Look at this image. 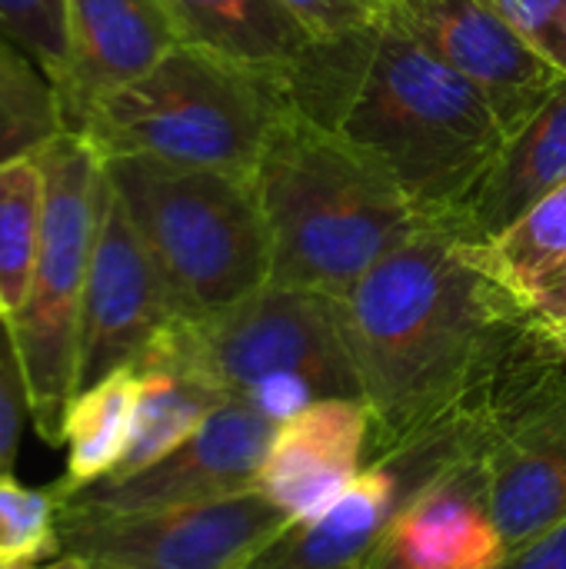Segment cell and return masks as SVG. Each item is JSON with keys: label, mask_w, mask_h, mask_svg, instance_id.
<instances>
[{"label": "cell", "mask_w": 566, "mask_h": 569, "mask_svg": "<svg viewBox=\"0 0 566 569\" xmlns=\"http://www.w3.org/2000/svg\"><path fill=\"white\" fill-rule=\"evenodd\" d=\"M287 93L434 220L464 203L510 133L470 77L390 17L374 30L314 43L287 70Z\"/></svg>", "instance_id": "cell-1"}, {"label": "cell", "mask_w": 566, "mask_h": 569, "mask_svg": "<svg viewBox=\"0 0 566 569\" xmlns=\"http://www.w3.org/2000/svg\"><path fill=\"white\" fill-rule=\"evenodd\" d=\"M374 427L367 463L430 427L464 390L494 333L524 313L480 243L434 220L337 300Z\"/></svg>", "instance_id": "cell-2"}, {"label": "cell", "mask_w": 566, "mask_h": 569, "mask_svg": "<svg viewBox=\"0 0 566 569\" xmlns=\"http://www.w3.org/2000/svg\"><path fill=\"white\" fill-rule=\"evenodd\" d=\"M254 190L270 233V283L330 300L434 223L380 167L297 107L274 127Z\"/></svg>", "instance_id": "cell-3"}, {"label": "cell", "mask_w": 566, "mask_h": 569, "mask_svg": "<svg viewBox=\"0 0 566 569\" xmlns=\"http://www.w3.org/2000/svg\"><path fill=\"white\" fill-rule=\"evenodd\" d=\"M290 107L287 70H257L180 43L150 73L100 97L73 133L103 160L140 157L254 177Z\"/></svg>", "instance_id": "cell-4"}, {"label": "cell", "mask_w": 566, "mask_h": 569, "mask_svg": "<svg viewBox=\"0 0 566 569\" xmlns=\"http://www.w3.org/2000/svg\"><path fill=\"white\" fill-rule=\"evenodd\" d=\"M107 177L183 320L214 317L270 283V233L254 177L140 157L107 160Z\"/></svg>", "instance_id": "cell-5"}, {"label": "cell", "mask_w": 566, "mask_h": 569, "mask_svg": "<svg viewBox=\"0 0 566 569\" xmlns=\"http://www.w3.org/2000/svg\"><path fill=\"white\" fill-rule=\"evenodd\" d=\"M47 213L33 277L10 317L23 357L33 430L47 447L63 443V423L77 393V337L83 287L110 190L107 160L67 130L43 150Z\"/></svg>", "instance_id": "cell-6"}, {"label": "cell", "mask_w": 566, "mask_h": 569, "mask_svg": "<svg viewBox=\"0 0 566 569\" xmlns=\"http://www.w3.org/2000/svg\"><path fill=\"white\" fill-rule=\"evenodd\" d=\"M143 357L177 363L237 400L270 377H300L320 400H364L337 300L280 283H264L214 317L170 320Z\"/></svg>", "instance_id": "cell-7"}, {"label": "cell", "mask_w": 566, "mask_h": 569, "mask_svg": "<svg viewBox=\"0 0 566 569\" xmlns=\"http://www.w3.org/2000/svg\"><path fill=\"white\" fill-rule=\"evenodd\" d=\"M294 520L260 490L150 513L60 517L63 553L97 569H247Z\"/></svg>", "instance_id": "cell-8"}, {"label": "cell", "mask_w": 566, "mask_h": 569, "mask_svg": "<svg viewBox=\"0 0 566 569\" xmlns=\"http://www.w3.org/2000/svg\"><path fill=\"white\" fill-rule=\"evenodd\" d=\"M274 433L277 423L247 400L230 397L153 467L67 493L63 513H150L250 493Z\"/></svg>", "instance_id": "cell-9"}, {"label": "cell", "mask_w": 566, "mask_h": 569, "mask_svg": "<svg viewBox=\"0 0 566 569\" xmlns=\"http://www.w3.org/2000/svg\"><path fill=\"white\" fill-rule=\"evenodd\" d=\"M177 317L173 293L110 183L80 307L77 393L133 367Z\"/></svg>", "instance_id": "cell-10"}, {"label": "cell", "mask_w": 566, "mask_h": 569, "mask_svg": "<svg viewBox=\"0 0 566 569\" xmlns=\"http://www.w3.org/2000/svg\"><path fill=\"white\" fill-rule=\"evenodd\" d=\"M390 20L434 57L470 77L514 130L564 80L487 0H390Z\"/></svg>", "instance_id": "cell-11"}, {"label": "cell", "mask_w": 566, "mask_h": 569, "mask_svg": "<svg viewBox=\"0 0 566 569\" xmlns=\"http://www.w3.org/2000/svg\"><path fill=\"white\" fill-rule=\"evenodd\" d=\"M180 43L183 33L163 0H67V73L57 87L67 130Z\"/></svg>", "instance_id": "cell-12"}, {"label": "cell", "mask_w": 566, "mask_h": 569, "mask_svg": "<svg viewBox=\"0 0 566 569\" xmlns=\"http://www.w3.org/2000/svg\"><path fill=\"white\" fill-rule=\"evenodd\" d=\"M370 407L327 397L284 420L267 447L257 490L294 523L320 517L364 470L370 443Z\"/></svg>", "instance_id": "cell-13"}, {"label": "cell", "mask_w": 566, "mask_h": 569, "mask_svg": "<svg viewBox=\"0 0 566 569\" xmlns=\"http://www.w3.org/2000/svg\"><path fill=\"white\" fill-rule=\"evenodd\" d=\"M504 540L487 507L484 467L470 463L417 493L367 569H500Z\"/></svg>", "instance_id": "cell-14"}, {"label": "cell", "mask_w": 566, "mask_h": 569, "mask_svg": "<svg viewBox=\"0 0 566 569\" xmlns=\"http://www.w3.org/2000/svg\"><path fill=\"white\" fill-rule=\"evenodd\" d=\"M560 183H566V77L507 133L487 173L440 223L487 243Z\"/></svg>", "instance_id": "cell-15"}, {"label": "cell", "mask_w": 566, "mask_h": 569, "mask_svg": "<svg viewBox=\"0 0 566 569\" xmlns=\"http://www.w3.org/2000/svg\"><path fill=\"white\" fill-rule=\"evenodd\" d=\"M487 507L507 557L566 520V400L510 430L487 457Z\"/></svg>", "instance_id": "cell-16"}, {"label": "cell", "mask_w": 566, "mask_h": 569, "mask_svg": "<svg viewBox=\"0 0 566 569\" xmlns=\"http://www.w3.org/2000/svg\"><path fill=\"white\" fill-rule=\"evenodd\" d=\"M404 507L400 477L367 463L320 517L290 523L247 569H367Z\"/></svg>", "instance_id": "cell-17"}, {"label": "cell", "mask_w": 566, "mask_h": 569, "mask_svg": "<svg viewBox=\"0 0 566 569\" xmlns=\"http://www.w3.org/2000/svg\"><path fill=\"white\" fill-rule=\"evenodd\" d=\"M183 33L227 60L257 70H290L317 40L280 0H163Z\"/></svg>", "instance_id": "cell-18"}, {"label": "cell", "mask_w": 566, "mask_h": 569, "mask_svg": "<svg viewBox=\"0 0 566 569\" xmlns=\"http://www.w3.org/2000/svg\"><path fill=\"white\" fill-rule=\"evenodd\" d=\"M133 370L140 380L133 433H130V443L117 473L107 480L130 477V473L153 467L170 450H177L224 400H230L210 383H203L200 377L167 360L143 357L133 363Z\"/></svg>", "instance_id": "cell-19"}, {"label": "cell", "mask_w": 566, "mask_h": 569, "mask_svg": "<svg viewBox=\"0 0 566 569\" xmlns=\"http://www.w3.org/2000/svg\"><path fill=\"white\" fill-rule=\"evenodd\" d=\"M137 390H140L137 370L123 367L70 400L67 423H63L67 470L57 480L63 493L83 490L117 473L133 433Z\"/></svg>", "instance_id": "cell-20"}, {"label": "cell", "mask_w": 566, "mask_h": 569, "mask_svg": "<svg viewBox=\"0 0 566 569\" xmlns=\"http://www.w3.org/2000/svg\"><path fill=\"white\" fill-rule=\"evenodd\" d=\"M47 213L43 153L0 163V307L13 317L27 297Z\"/></svg>", "instance_id": "cell-21"}, {"label": "cell", "mask_w": 566, "mask_h": 569, "mask_svg": "<svg viewBox=\"0 0 566 569\" xmlns=\"http://www.w3.org/2000/svg\"><path fill=\"white\" fill-rule=\"evenodd\" d=\"M67 133L57 83L13 40L0 37V163L43 153Z\"/></svg>", "instance_id": "cell-22"}, {"label": "cell", "mask_w": 566, "mask_h": 569, "mask_svg": "<svg viewBox=\"0 0 566 569\" xmlns=\"http://www.w3.org/2000/svg\"><path fill=\"white\" fill-rule=\"evenodd\" d=\"M490 273L514 293L544 267L566 257V183L537 200L514 227L480 243Z\"/></svg>", "instance_id": "cell-23"}, {"label": "cell", "mask_w": 566, "mask_h": 569, "mask_svg": "<svg viewBox=\"0 0 566 569\" xmlns=\"http://www.w3.org/2000/svg\"><path fill=\"white\" fill-rule=\"evenodd\" d=\"M63 487H30L13 473H0V563H50L63 557L60 517Z\"/></svg>", "instance_id": "cell-24"}, {"label": "cell", "mask_w": 566, "mask_h": 569, "mask_svg": "<svg viewBox=\"0 0 566 569\" xmlns=\"http://www.w3.org/2000/svg\"><path fill=\"white\" fill-rule=\"evenodd\" d=\"M0 37L30 53L60 87L67 73V0H0Z\"/></svg>", "instance_id": "cell-25"}, {"label": "cell", "mask_w": 566, "mask_h": 569, "mask_svg": "<svg viewBox=\"0 0 566 569\" xmlns=\"http://www.w3.org/2000/svg\"><path fill=\"white\" fill-rule=\"evenodd\" d=\"M27 423L33 427L30 383H27L13 323L0 307V473H13V460L20 453Z\"/></svg>", "instance_id": "cell-26"}, {"label": "cell", "mask_w": 566, "mask_h": 569, "mask_svg": "<svg viewBox=\"0 0 566 569\" xmlns=\"http://www.w3.org/2000/svg\"><path fill=\"white\" fill-rule=\"evenodd\" d=\"M500 20L566 77V0H487Z\"/></svg>", "instance_id": "cell-27"}, {"label": "cell", "mask_w": 566, "mask_h": 569, "mask_svg": "<svg viewBox=\"0 0 566 569\" xmlns=\"http://www.w3.org/2000/svg\"><path fill=\"white\" fill-rule=\"evenodd\" d=\"M280 3L317 43L374 30L390 17V0H280Z\"/></svg>", "instance_id": "cell-28"}, {"label": "cell", "mask_w": 566, "mask_h": 569, "mask_svg": "<svg viewBox=\"0 0 566 569\" xmlns=\"http://www.w3.org/2000/svg\"><path fill=\"white\" fill-rule=\"evenodd\" d=\"M517 300L524 313L547 333H564L566 330V257L534 273L520 290Z\"/></svg>", "instance_id": "cell-29"}, {"label": "cell", "mask_w": 566, "mask_h": 569, "mask_svg": "<svg viewBox=\"0 0 566 569\" xmlns=\"http://www.w3.org/2000/svg\"><path fill=\"white\" fill-rule=\"evenodd\" d=\"M500 569H566V520L527 543L524 550L510 553Z\"/></svg>", "instance_id": "cell-30"}, {"label": "cell", "mask_w": 566, "mask_h": 569, "mask_svg": "<svg viewBox=\"0 0 566 569\" xmlns=\"http://www.w3.org/2000/svg\"><path fill=\"white\" fill-rule=\"evenodd\" d=\"M0 569H83V560H80V557H70V553H63V557H57V560H50V563H17V567L0 563Z\"/></svg>", "instance_id": "cell-31"}, {"label": "cell", "mask_w": 566, "mask_h": 569, "mask_svg": "<svg viewBox=\"0 0 566 569\" xmlns=\"http://www.w3.org/2000/svg\"><path fill=\"white\" fill-rule=\"evenodd\" d=\"M550 337H554V343H557V347L566 353V330L564 333H550Z\"/></svg>", "instance_id": "cell-32"}, {"label": "cell", "mask_w": 566, "mask_h": 569, "mask_svg": "<svg viewBox=\"0 0 566 569\" xmlns=\"http://www.w3.org/2000/svg\"><path fill=\"white\" fill-rule=\"evenodd\" d=\"M83 569H97V567H90V563H83Z\"/></svg>", "instance_id": "cell-33"}]
</instances>
